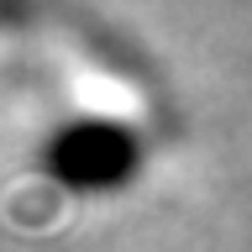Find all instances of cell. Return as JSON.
<instances>
[{
    "label": "cell",
    "mask_w": 252,
    "mask_h": 252,
    "mask_svg": "<svg viewBox=\"0 0 252 252\" xmlns=\"http://www.w3.org/2000/svg\"><path fill=\"white\" fill-rule=\"evenodd\" d=\"M27 16H32V0H0V21H5V27L27 21Z\"/></svg>",
    "instance_id": "obj_2"
},
{
    "label": "cell",
    "mask_w": 252,
    "mask_h": 252,
    "mask_svg": "<svg viewBox=\"0 0 252 252\" xmlns=\"http://www.w3.org/2000/svg\"><path fill=\"white\" fill-rule=\"evenodd\" d=\"M42 173L68 194H110L137 179L142 131L116 116H68L37 153Z\"/></svg>",
    "instance_id": "obj_1"
}]
</instances>
